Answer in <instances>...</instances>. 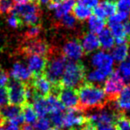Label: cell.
I'll return each instance as SVG.
<instances>
[{"label": "cell", "instance_id": "d4e9b609", "mask_svg": "<svg viewBox=\"0 0 130 130\" xmlns=\"http://www.w3.org/2000/svg\"><path fill=\"white\" fill-rule=\"evenodd\" d=\"M106 22L103 19H101L95 15H91L88 20V26L91 32L94 34H99L105 28Z\"/></svg>", "mask_w": 130, "mask_h": 130}, {"label": "cell", "instance_id": "44dd1931", "mask_svg": "<svg viewBox=\"0 0 130 130\" xmlns=\"http://www.w3.org/2000/svg\"><path fill=\"white\" fill-rule=\"evenodd\" d=\"M76 3V0H63L60 4V6L54 11V16L58 20H61L64 15L68 14L73 9Z\"/></svg>", "mask_w": 130, "mask_h": 130}, {"label": "cell", "instance_id": "ffe728a7", "mask_svg": "<svg viewBox=\"0 0 130 130\" xmlns=\"http://www.w3.org/2000/svg\"><path fill=\"white\" fill-rule=\"evenodd\" d=\"M129 44L128 43H123L120 45H118L115 48L112 50L111 54L113 60L119 62H122L126 59L128 56V52H129Z\"/></svg>", "mask_w": 130, "mask_h": 130}, {"label": "cell", "instance_id": "bcb514c9", "mask_svg": "<svg viewBox=\"0 0 130 130\" xmlns=\"http://www.w3.org/2000/svg\"><path fill=\"white\" fill-rule=\"evenodd\" d=\"M48 130H58V128H56V127H50Z\"/></svg>", "mask_w": 130, "mask_h": 130}, {"label": "cell", "instance_id": "b9f144b4", "mask_svg": "<svg viewBox=\"0 0 130 130\" xmlns=\"http://www.w3.org/2000/svg\"><path fill=\"white\" fill-rule=\"evenodd\" d=\"M98 130H118L115 125H109V126H102L98 127Z\"/></svg>", "mask_w": 130, "mask_h": 130}, {"label": "cell", "instance_id": "7a4b0ae2", "mask_svg": "<svg viewBox=\"0 0 130 130\" xmlns=\"http://www.w3.org/2000/svg\"><path fill=\"white\" fill-rule=\"evenodd\" d=\"M86 68L85 65L79 61H71L66 62L61 79L62 87H79L85 82Z\"/></svg>", "mask_w": 130, "mask_h": 130}, {"label": "cell", "instance_id": "603a6c76", "mask_svg": "<svg viewBox=\"0 0 130 130\" xmlns=\"http://www.w3.org/2000/svg\"><path fill=\"white\" fill-rule=\"evenodd\" d=\"M112 72V69L97 68L87 75V78L91 82H102Z\"/></svg>", "mask_w": 130, "mask_h": 130}, {"label": "cell", "instance_id": "4fadbf2b", "mask_svg": "<svg viewBox=\"0 0 130 130\" xmlns=\"http://www.w3.org/2000/svg\"><path fill=\"white\" fill-rule=\"evenodd\" d=\"M28 69L33 76L43 74L47 64V58L38 54H27Z\"/></svg>", "mask_w": 130, "mask_h": 130}, {"label": "cell", "instance_id": "277c9868", "mask_svg": "<svg viewBox=\"0 0 130 130\" xmlns=\"http://www.w3.org/2000/svg\"><path fill=\"white\" fill-rule=\"evenodd\" d=\"M12 12L20 17L22 24L33 26L37 25L39 21L40 10L38 6V3L34 1L17 4Z\"/></svg>", "mask_w": 130, "mask_h": 130}, {"label": "cell", "instance_id": "1f68e13d", "mask_svg": "<svg viewBox=\"0 0 130 130\" xmlns=\"http://www.w3.org/2000/svg\"><path fill=\"white\" fill-rule=\"evenodd\" d=\"M50 120L45 117H42L37 119L36 122L33 124V128L34 130H48L50 128Z\"/></svg>", "mask_w": 130, "mask_h": 130}, {"label": "cell", "instance_id": "60d3db41", "mask_svg": "<svg viewBox=\"0 0 130 130\" xmlns=\"http://www.w3.org/2000/svg\"><path fill=\"white\" fill-rule=\"evenodd\" d=\"M6 130H21V128L17 125L12 124V123L7 122V121H6Z\"/></svg>", "mask_w": 130, "mask_h": 130}, {"label": "cell", "instance_id": "f35d334b", "mask_svg": "<svg viewBox=\"0 0 130 130\" xmlns=\"http://www.w3.org/2000/svg\"><path fill=\"white\" fill-rule=\"evenodd\" d=\"M78 4L83 5V6L92 9L99 4V0H78Z\"/></svg>", "mask_w": 130, "mask_h": 130}, {"label": "cell", "instance_id": "9c48e42d", "mask_svg": "<svg viewBox=\"0 0 130 130\" xmlns=\"http://www.w3.org/2000/svg\"><path fill=\"white\" fill-rule=\"evenodd\" d=\"M86 120L84 111L78 107L70 108L63 114V126L67 128H76L81 126Z\"/></svg>", "mask_w": 130, "mask_h": 130}, {"label": "cell", "instance_id": "cb8c5ba5", "mask_svg": "<svg viewBox=\"0 0 130 130\" xmlns=\"http://www.w3.org/2000/svg\"><path fill=\"white\" fill-rule=\"evenodd\" d=\"M22 115H23L24 121L26 122V124L32 125L38 119V115H37L36 111H35L31 103H26L24 105H22Z\"/></svg>", "mask_w": 130, "mask_h": 130}, {"label": "cell", "instance_id": "52a82bcc", "mask_svg": "<svg viewBox=\"0 0 130 130\" xmlns=\"http://www.w3.org/2000/svg\"><path fill=\"white\" fill-rule=\"evenodd\" d=\"M53 48L49 46L46 42L43 41L42 39H25L23 45L22 46V54H38V55L44 56L45 58H48V56L52 53Z\"/></svg>", "mask_w": 130, "mask_h": 130}, {"label": "cell", "instance_id": "9a60e30c", "mask_svg": "<svg viewBox=\"0 0 130 130\" xmlns=\"http://www.w3.org/2000/svg\"><path fill=\"white\" fill-rule=\"evenodd\" d=\"M116 101V108L119 112L130 110V85L123 87L118 95Z\"/></svg>", "mask_w": 130, "mask_h": 130}, {"label": "cell", "instance_id": "8fae6325", "mask_svg": "<svg viewBox=\"0 0 130 130\" xmlns=\"http://www.w3.org/2000/svg\"><path fill=\"white\" fill-rule=\"evenodd\" d=\"M102 110L94 112L87 116V118L90 121L94 122L97 126V127L102 126H109V125H115L116 118L119 111L114 112L113 110H108L104 109H101Z\"/></svg>", "mask_w": 130, "mask_h": 130}, {"label": "cell", "instance_id": "d6986e66", "mask_svg": "<svg viewBox=\"0 0 130 130\" xmlns=\"http://www.w3.org/2000/svg\"><path fill=\"white\" fill-rule=\"evenodd\" d=\"M46 102L47 110L48 113H54V112L64 111L65 107L62 105V103L60 102L59 98L54 94H50L45 97Z\"/></svg>", "mask_w": 130, "mask_h": 130}, {"label": "cell", "instance_id": "3957f363", "mask_svg": "<svg viewBox=\"0 0 130 130\" xmlns=\"http://www.w3.org/2000/svg\"><path fill=\"white\" fill-rule=\"evenodd\" d=\"M66 57L62 54H58L54 49L47 58V64L44 72L45 76L53 84V86L61 84V79L66 65Z\"/></svg>", "mask_w": 130, "mask_h": 130}, {"label": "cell", "instance_id": "4316f807", "mask_svg": "<svg viewBox=\"0 0 130 130\" xmlns=\"http://www.w3.org/2000/svg\"><path fill=\"white\" fill-rule=\"evenodd\" d=\"M32 106L37 115L39 118L45 117L48 114V110H47V105L45 97H38V99H36L33 102Z\"/></svg>", "mask_w": 130, "mask_h": 130}, {"label": "cell", "instance_id": "ee69618b", "mask_svg": "<svg viewBox=\"0 0 130 130\" xmlns=\"http://www.w3.org/2000/svg\"><path fill=\"white\" fill-rule=\"evenodd\" d=\"M22 130H34V128H33V126H32V125L26 124V125H24V126H22Z\"/></svg>", "mask_w": 130, "mask_h": 130}, {"label": "cell", "instance_id": "d6a6232c", "mask_svg": "<svg viewBox=\"0 0 130 130\" xmlns=\"http://www.w3.org/2000/svg\"><path fill=\"white\" fill-rule=\"evenodd\" d=\"M40 31H41V27L38 24L30 26L25 33V39H34V38H37L38 35L40 34Z\"/></svg>", "mask_w": 130, "mask_h": 130}, {"label": "cell", "instance_id": "f1b7e54d", "mask_svg": "<svg viewBox=\"0 0 130 130\" xmlns=\"http://www.w3.org/2000/svg\"><path fill=\"white\" fill-rule=\"evenodd\" d=\"M119 71L124 78L125 82L130 81V55L128 56L127 60H125L119 65Z\"/></svg>", "mask_w": 130, "mask_h": 130}, {"label": "cell", "instance_id": "836d02e7", "mask_svg": "<svg viewBox=\"0 0 130 130\" xmlns=\"http://www.w3.org/2000/svg\"><path fill=\"white\" fill-rule=\"evenodd\" d=\"M13 0H0V14L10 13L13 11Z\"/></svg>", "mask_w": 130, "mask_h": 130}, {"label": "cell", "instance_id": "f546056e", "mask_svg": "<svg viewBox=\"0 0 130 130\" xmlns=\"http://www.w3.org/2000/svg\"><path fill=\"white\" fill-rule=\"evenodd\" d=\"M129 16H130V13L119 11L118 13H115L113 15H111L109 18L108 23H116V22L122 23L123 22H126L128 20V18H129Z\"/></svg>", "mask_w": 130, "mask_h": 130}, {"label": "cell", "instance_id": "d590c367", "mask_svg": "<svg viewBox=\"0 0 130 130\" xmlns=\"http://www.w3.org/2000/svg\"><path fill=\"white\" fill-rule=\"evenodd\" d=\"M7 23L12 28H17L20 25H22V21L18 15L12 12V14H10V16L7 19Z\"/></svg>", "mask_w": 130, "mask_h": 130}, {"label": "cell", "instance_id": "e0dca14e", "mask_svg": "<svg viewBox=\"0 0 130 130\" xmlns=\"http://www.w3.org/2000/svg\"><path fill=\"white\" fill-rule=\"evenodd\" d=\"M92 64L97 68L112 69L113 67V58L110 54L103 51L96 53L92 58Z\"/></svg>", "mask_w": 130, "mask_h": 130}, {"label": "cell", "instance_id": "5b68a950", "mask_svg": "<svg viewBox=\"0 0 130 130\" xmlns=\"http://www.w3.org/2000/svg\"><path fill=\"white\" fill-rule=\"evenodd\" d=\"M25 87L26 82L14 79L8 82L6 87L8 104L22 107L27 103L25 97Z\"/></svg>", "mask_w": 130, "mask_h": 130}, {"label": "cell", "instance_id": "ac0fdd59", "mask_svg": "<svg viewBox=\"0 0 130 130\" xmlns=\"http://www.w3.org/2000/svg\"><path fill=\"white\" fill-rule=\"evenodd\" d=\"M81 45L82 47H83L84 53H87V54H89V53L96 50L101 46L98 37L94 33L92 32L86 33L84 35L83 38H82Z\"/></svg>", "mask_w": 130, "mask_h": 130}, {"label": "cell", "instance_id": "74e56055", "mask_svg": "<svg viewBox=\"0 0 130 130\" xmlns=\"http://www.w3.org/2000/svg\"><path fill=\"white\" fill-rule=\"evenodd\" d=\"M8 104L7 94H6V87H0V108Z\"/></svg>", "mask_w": 130, "mask_h": 130}, {"label": "cell", "instance_id": "484cf974", "mask_svg": "<svg viewBox=\"0 0 130 130\" xmlns=\"http://www.w3.org/2000/svg\"><path fill=\"white\" fill-rule=\"evenodd\" d=\"M73 14L76 19L79 21H84L91 16L92 9L80 4L75 5L73 7Z\"/></svg>", "mask_w": 130, "mask_h": 130}, {"label": "cell", "instance_id": "7402d4cb", "mask_svg": "<svg viewBox=\"0 0 130 130\" xmlns=\"http://www.w3.org/2000/svg\"><path fill=\"white\" fill-rule=\"evenodd\" d=\"M98 38L100 41V45L103 49H110L115 43V38L111 34L110 30L109 29H105V28L99 33Z\"/></svg>", "mask_w": 130, "mask_h": 130}, {"label": "cell", "instance_id": "6da1fadb", "mask_svg": "<svg viewBox=\"0 0 130 130\" xmlns=\"http://www.w3.org/2000/svg\"><path fill=\"white\" fill-rule=\"evenodd\" d=\"M78 96V108L83 111L90 109H103L109 102L104 90L102 87L84 82L77 89Z\"/></svg>", "mask_w": 130, "mask_h": 130}, {"label": "cell", "instance_id": "8992f818", "mask_svg": "<svg viewBox=\"0 0 130 130\" xmlns=\"http://www.w3.org/2000/svg\"><path fill=\"white\" fill-rule=\"evenodd\" d=\"M125 87V80L119 71H114L108 76L104 83V92L109 102H113L117 99L120 91Z\"/></svg>", "mask_w": 130, "mask_h": 130}, {"label": "cell", "instance_id": "ba28073f", "mask_svg": "<svg viewBox=\"0 0 130 130\" xmlns=\"http://www.w3.org/2000/svg\"><path fill=\"white\" fill-rule=\"evenodd\" d=\"M54 94H55L59 98L60 102L64 107L67 108L78 107V96L76 88L62 87L61 85Z\"/></svg>", "mask_w": 130, "mask_h": 130}, {"label": "cell", "instance_id": "ab89813d", "mask_svg": "<svg viewBox=\"0 0 130 130\" xmlns=\"http://www.w3.org/2000/svg\"><path fill=\"white\" fill-rule=\"evenodd\" d=\"M9 82V77L5 71H0V87H6Z\"/></svg>", "mask_w": 130, "mask_h": 130}, {"label": "cell", "instance_id": "7c38bea8", "mask_svg": "<svg viewBox=\"0 0 130 130\" xmlns=\"http://www.w3.org/2000/svg\"><path fill=\"white\" fill-rule=\"evenodd\" d=\"M62 54L66 59L78 61L83 56L84 50L79 39H71L66 42L62 47Z\"/></svg>", "mask_w": 130, "mask_h": 130}, {"label": "cell", "instance_id": "f6af8a7d", "mask_svg": "<svg viewBox=\"0 0 130 130\" xmlns=\"http://www.w3.org/2000/svg\"><path fill=\"white\" fill-rule=\"evenodd\" d=\"M51 0H36L37 3H39V4H42V5H46V4H49Z\"/></svg>", "mask_w": 130, "mask_h": 130}, {"label": "cell", "instance_id": "30bf717a", "mask_svg": "<svg viewBox=\"0 0 130 130\" xmlns=\"http://www.w3.org/2000/svg\"><path fill=\"white\" fill-rule=\"evenodd\" d=\"M29 83L39 97H45L48 94H52L53 84L49 81L44 73L38 76H33Z\"/></svg>", "mask_w": 130, "mask_h": 130}, {"label": "cell", "instance_id": "2e32d148", "mask_svg": "<svg viewBox=\"0 0 130 130\" xmlns=\"http://www.w3.org/2000/svg\"><path fill=\"white\" fill-rule=\"evenodd\" d=\"M11 76L14 80L22 82H27L32 78V74L29 70L22 63L15 62L11 71Z\"/></svg>", "mask_w": 130, "mask_h": 130}, {"label": "cell", "instance_id": "e575fe53", "mask_svg": "<svg viewBox=\"0 0 130 130\" xmlns=\"http://www.w3.org/2000/svg\"><path fill=\"white\" fill-rule=\"evenodd\" d=\"M60 23L62 26H64V27L71 29V28H73L76 25V18L74 17V15L69 14V13H68V14L64 15V16L61 19Z\"/></svg>", "mask_w": 130, "mask_h": 130}, {"label": "cell", "instance_id": "7bdbcfd3", "mask_svg": "<svg viewBox=\"0 0 130 130\" xmlns=\"http://www.w3.org/2000/svg\"><path fill=\"white\" fill-rule=\"evenodd\" d=\"M13 2L16 3V4H23V3H28V2H32L35 0H13Z\"/></svg>", "mask_w": 130, "mask_h": 130}, {"label": "cell", "instance_id": "4dcf8cb0", "mask_svg": "<svg viewBox=\"0 0 130 130\" xmlns=\"http://www.w3.org/2000/svg\"><path fill=\"white\" fill-rule=\"evenodd\" d=\"M63 111L59 112H54V113H50V122L56 128H61L63 127Z\"/></svg>", "mask_w": 130, "mask_h": 130}, {"label": "cell", "instance_id": "8d00e7d4", "mask_svg": "<svg viewBox=\"0 0 130 130\" xmlns=\"http://www.w3.org/2000/svg\"><path fill=\"white\" fill-rule=\"evenodd\" d=\"M116 5L119 11L130 13V0H117Z\"/></svg>", "mask_w": 130, "mask_h": 130}, {"label": "cell", "instance_id": "83f0119b", "mask_svg": "<svg viewBox=\"0 0 130 130\" xmlns=\"http://www.w3.org/2000/svg\"><path fill=\"white\" fill-rule=\"evenodd\" d=\"M115 126L118 130H130V120L122 112H118L115 121Z\"/></svg>", "mask_w": 130, "mask_h": 130}, {"label": "cell", "instance_id": "5bb4252c", "mask_svg": "<svg viewBox=\"0 0 130 130\" xmlns=\"http://www.w3.org/2000/svg\"><path fill=\"white\" fill-rule=\"evenodd\" d=\"M116 11H117V5L115 2L110 0H104L94 8V15L103 20L113 15Z\"/></svg>", "mask_w": 130, "mask_h": 130}]
</instances>
